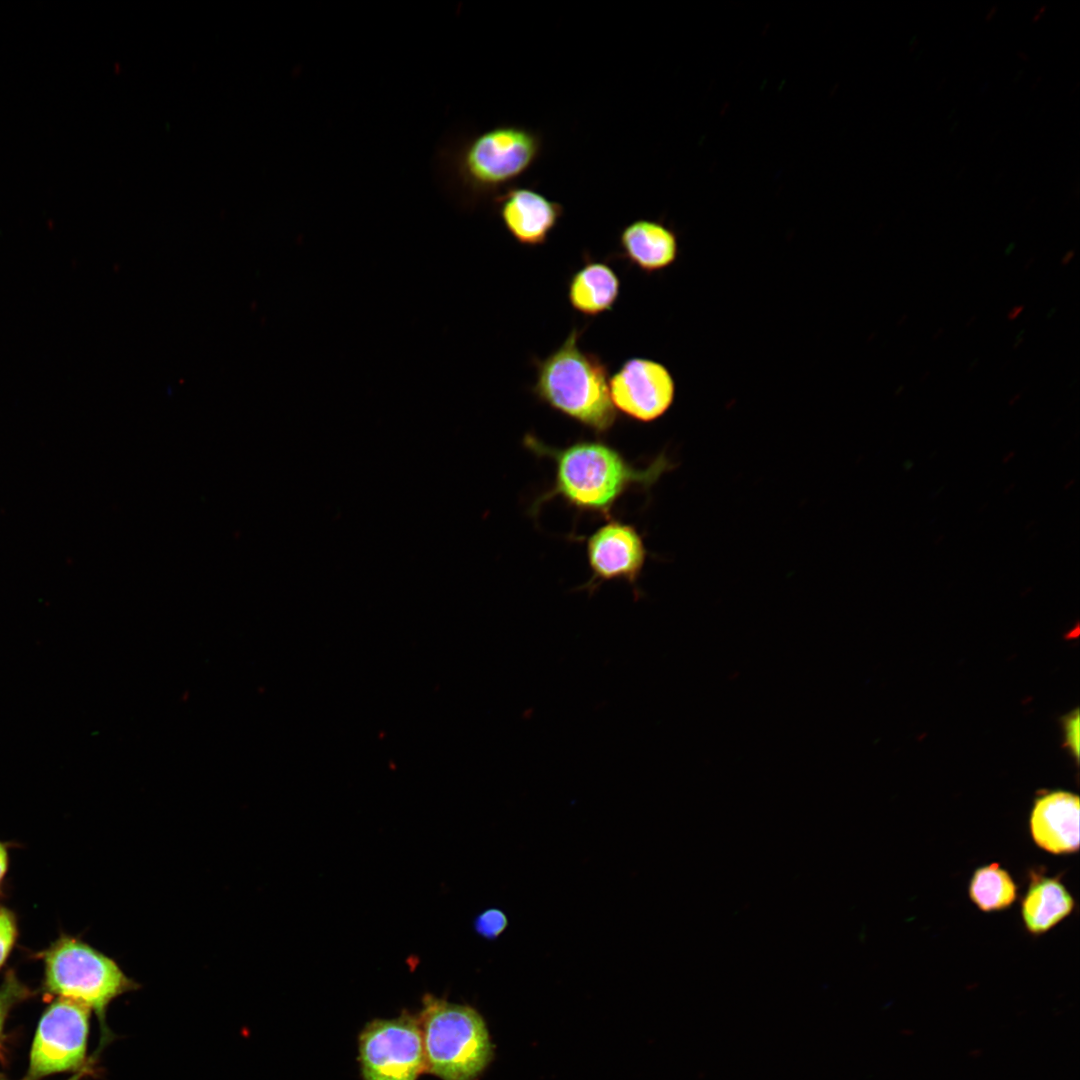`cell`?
Segmentation results:
<instances>
[{
	"mask_svg": "<svg viewBox=\"0 0 1080 1080\" xmlns=\"http://www.w3.org/2000/svg\"><path fill=\"white\" fill-rule=\"evenodd\" d=\"M1074 905L1072 895L1057 878H1033L1021 904L1025 927L1035 935L1045 933L1067 917Z\"/></svg>",
	"mask_w": 1080,
	"mask_h": 1080,
	"instance_id": "14",
	"label": "cell"
},
{
	"mask_svg": "<svg viewBox=\"0 0 1080 1080\" xmlns=\"http://www.w3.org/2000/svg\"><path fill=\"white\" fill-rule=\"evenodd\" d=\"M978 364H979V358L973 359L972 362L968 366L967 372H971L974 368H976V366Z\"/></svg>",
	"mask_w": 1080,
	"mask_h": 1080,
	"instance_id": "24",
	"label": "cell"
},
{
	"mask_svg": "<svg viewBox=\"0 0 1080 1080\" xmlns=\"http://www.w3.org/2000/svg\"><path fill=\"white\" fill-rule=\"evenodd\" d=\"M540 132L501 124L448 144L440 153L446 183L471 205L516 185L543 151Z\"/></svg>",
	"mask_w": 1080,
	"mask_h": 1080,
	"instance_id": "1",
	"label": "cell"
},
{
	"mask_svg": "<svg viewBox=\"0 0 1080 1080\" xmlns=\"http://www.w3.org/2000/svg\"><path fill=\"white\" fill-rule=\"evenodd\" d=\"M364 1080H417L425 1070L419 1020L409 1014L369 1023L359 1038Z\"/></svg>",
	"mask_w": 1080,
	"mask_h": 1080,
	"instance_id": "7",
	"label": "cell"
},
{
	"mask_svg": "<svg viewBox=\"0 0 1080 1080\" xmlns=\"http://www.w3.org/2000/svg\"><path fill=\"white\" fill-rule=\"evenodd\" d=\"M1074 255H1075V250L1074 249L1068 250L1066 252V254L1061 259V265L1065 266V265L1069 264V262L1073 259Z\"/></svg>",
	"mask_w": 1080,
	"mask_h": 1080,
	"instance_id": "22",
	"label": "cell"
},
{
	"mask_svg": "<svg viewBox=\"0 0 1080 1080\" xmlns=\"http://www.w3.org/2000/svg\"><path fill=\"white\" fill-rule=\"evenodd\" d=\"M621 255L641 271L651 274L675 263L679 255L677 234L664 223L637 219L619 235Z\"/></svg>",
	"mask_w": 1080,
	"mask_h": 1080,
	"instance_id": "12",
	"label": "cell"
},
{
	"mask_svg": "<svg viewBox=\"0 0 1080 1080\" xmlns=\"http://www.w3.org/2000/svg\"><path fill=\"white\" fill-rule=\"evenodd\" d=\"M944 333V328L940 327L932 336L933 340L938 339Z\"/></svg>",
	"mask_w": 1080,
	"mask_h": 1080,
	"instance_id": "26",
	"label": "cell"
},
{
	"mask_svg": "<svg viewBox=\"0 0 1080 1080\" xmlns=\"http://www.w3.org/2000/svg\"><path fill=\"white\" fill-rule=\"evenodd\" d=\"M976 319H977V315L971 316L969 318V320L966 322L965 327H970L976 321Z\"/></svg>",
	"mask_w": 1080,
	"mask_h": 1080,
	"instance_id": "28",
	"label": "cell"
},
{
	"mask_svg": "<svg viewBox=\"0 0 1080 1080\" xmlns=\"http://www.w3.org/2000/svg\"><path fill=\"white\" fill-rule=\"evenodd\" d=\"M91 1010L56 997L43 1011L32 1040L22 1080H41L63 1072H82L86 1062Z\"/></svg>",
	"mask_w": 1080,
	"mask_h": 1080,
	"instance_id": "6",
	"label": "cell"
},
{
	"mask_svg": "<svg viewBox=\"0 0 1080 1080\" xmlns=\"http://www.w3.org/2000/svg\"><path fill=\"white\" fill-rule=\"evenodd\" d=\"M1024 333H1025V330L1021 329L1019 331V333L1016 335L1015 342H1014V345H1013L1014 350L1018 349L1020 347V345L1024 342Z\"/></svg>",
	"mask_w": 1080,
	"mask_h": 1080,
	"instance_id": "23",
	"label": "cell"
},
{
	"mask_svg": "<svg viewBox=\"0 0 1080 1080\" xmlns=\"http://www.w3.org/2000/svg\"><path fill=\"white\" fill-rule=\"evenodd\" d=\"M0 1080H9V1079H8V1078H6V1077H5V1076H3V1075H0Z\"/></svg>",
	"mask_w": 1080,
	"mask_h": 1080,
	"instance_id": "32",
	"label": "cell"
},
{
	"mask_svg": "<svg viewBox=\"0 0 1080 1080\" xmlns=\"http://www.w3.org/2000/svg\"><path fill=\"white\" fill-rule=\"evenodd\" d=\"M1034 261H1035V257H1034V256H1031V257H1030V258L1028 259V261L1026 262V264H1025V266H1024V269H1025V270H1028V269L1030 268V266H1031V265H1032V264L1034 263Z\"/></svg>",
	"mask_w": 1080,
	"mask_h": 1080,
	"instance_id": "27",
	"label": "cell"
},
{
	"mask_svg": "<svg viewBox=\"0 0 1080 1080\" xmlns=\"http://www.w3.org/2000/svg\"><path fill=\"white\" fill-rule=\"evenodd\" d=\"M526 446L555 462V482L542 501L560 496L578 510L608 516L618 498L633 485L649 487L668 468L661 456L644 469L635 468L613 447L600 441H579L552 448L531 435Z\"/></svg>",
	"mask_w": 1080,
	"mask_h": 1080,
	"instance_id": "2",
	"label": "cell"
},
{
	"mask_svg": "<svg viewBox=\"0 0 1080 1080\" xmlns=\"http://www.w3.org/2000/svg\"><path fill=\"white\" fill-rule=\"evenodd\" d=\"M675 391V381L668 368L648 358H629L609 377L614 408L644 423L657 420L670 409Z\"/></svg>",
	"mask_w": 1080,
	"mask_h": 1080,
	"instance_id": "8",
	"label": "cell"
},
{
	"mask_svg": "<svg viewBox=\"0 0 1080 1080\" xmlns=\"http://www.w3.org/2000/svg\"><path fill=\"white\" fill-rule=\"evenodd\" d=\"M508 926L506 914L497 908L486 909L474 920V929L481 937L493 940L499 937Z\"/></svg>",
	"mask_w": 1080,
	"mask_h": 1080,
	"instance_id": "18",
	"label": "cell"
},
{
	"mask_svg": "<svg viewBox=\"0 0 1080 1080\" xmlns=\"http://www.w3.org/2000/svg\"><path fill=\"white\" fill-rule=\"evenodd\" d=\"M9 868L8 844L0 841V892Z\"/></svg>",
	"mask_w": 1080,
	"mask_h": 1080,
	"instance_id": "20",
	"label": "cell"
},
{
	"mask_svg": "<svg viewBox=\"0 0 1080 1080\" xmlns=\"http://www.w3.org/2000/svg\"><path fill=\"white\" fill-rule=\"evenodd\" d=\"M1079 797L1068 791H1051L1038 797L1030 815L1034 842L1053 854L1079 848Z\"/></svg>",
	"mask_w": 1080,
	"mask_h": 1080,
	"instance_id": "11",
	"label": "cell"
},
{
	"mask_svg": "<svg viewBox=\"0 0 1080 1080\" xmlns=\"http://www.w3.org/2000/svg\"><path fill=\"white\" fill-rule=\"evenodd\" d=\"M1015 248L1016 244L1014 242L1010 243L1005 249V255H1010Z\"/></svg>",
	"mask_w": 1080,
	"mask_h": 1080,
	"instance_id": "25",
	"label": "cell"
},
{
	"mask_svg": "<svg viewBox=\"0 0 1080 1080\" xmlns=\"http://www.w3.org/2000/svg\"><path fill=\"white\" fill-rule=\"evenodd\" d=\"M44 964L42 990L47 995L79 1002L99 1019L102 1040L108 1039L106 1011L117 997L139 988L114 959L81 939L61 934L39 952Z\"/></svg>",
	"mask_w": 1080,
	"mask_h": 1080,
	"instance_id": "4",
	"label": "cell"
},
{
	"mask_svg": "<svg viewBox=\"0 0 1080 1080\" xmlns=\"http://www.w3.org/2000/svg\"><path fill=\"white\" fill-rule=\"evenodd\" d=\"M17 938V917L11 909L0 904V970L7 962Z\"/></svg>",
	"mask_w": 1080,
	"mask_h": 1080,
	"instance_id": "17",
	"label": "cell"
},
{
	"mask_svg": "<svg viewBox=\"0 0 1080 1080\" xmlns=\"http://www.w3.org/2000/svg\"><path fill=\"white\" fill-rule=\"evenodd\" d=\"M929 375H930V371L926 370L922 375L923 379L927 378V376H929Z\"/></svg>",
	"mask_w": 1080,
	"mask_h": 1080,
	"instance_id": "31",
	"label": "cell"
},
{
	"mask_svg": "<svg viewBox=\"0 0 1080 1080\" xmlns=\"http://www.w3.org/2000/svg\"><path fill=\"white\" fill-rule=\"evenodd\" d=\"M969 897L984 912L1010 907L1017 897V886L1007 870L998 863L977 868L969 883Z\"/></svg>",
	"mask_w": 1080,
	"mask_h": 1080,
	"instance_id": "15",
	"label": "cell"
},
{
	"mask_svg": "<svg viewBox=\"0 0 1080 1080\" xmlns=\"http://www.w3.org/2000/svg\"><path fill=\"white\" fill-rule=\"evenodd\" d=\"M493 200L508 233L529 247L545 244L564 214L562 204L528 186H511Z\"/></svg>",
	"mask_w": 1080,
	"mask_h": 1080,
	"instance_id": "10",
	"label": "cell"
},
{
	"mask_svg": "<svg viewBox=\"0 0 1080 1080\" xmlns=\"http://www.w3.org/2000/svg\"><path fill=\"white\" fill-rule=\"evenodd\" d=\"M1056 311H1057V308H1056V307H1053V308H1051V309L1049 310L1048 314H1047V318H1051V316H1052V315H1053V314H1054V313H1055Z\"/></svg>",
	"mask_w": 1080,
	"mask_h": 1080,
	"instance_id": "30",
	"label": "cell"
},
{
	"mask_svg": "<svg viewBox=\"0 0 1080 1080\" xmlns=\"http://www.w3.org/2000/svg\"><path fill=\"white\" fill-rule=\"evenodd\" d=\"M36 994L29 986L23 983L15 971L7 970L0 984V1048L3 1041L5 1022L11 1010L22 1002L31 999Z\"/></svg>",
	"mask_w": 1080,
	"mask_h": 1080,
	"instance_id": "16",
	"label": "cell"
},
{
	"mask_svg": "<svg viewBox=\"0 0 1080 1080\" xmlns=\"http://www.w3.org/2000/svg\"><path fill=\"white\" fill-rule=\"evenodd\" d=\"M1023 310H1024V305H1016V306L1012 307V309L1007 314V319L1008 320L1016 319L1021 314V312Z\"/></svg>",
	"mask_w": 1080,
	"mask_h": 1080,
	"instance_id": "21",
	"label": "cell"
},
{
	"mask_svg": "<svg viewBox=\"0 0 1080 1080\" xmlns=\"http://www.w3.org/2000/svg\"><path fill=\"white\" fill-rule=\"evenodd\" d=\"M418 1020L426 1071L441 1080H475L485 1069L492 1046L476 1010L428 994Z\"/></svg>",
	"mask_w": 1080,
	"mask_h": 1080,
	"instance_id": "5",
	"label": "cell"
},
{
	"mask_svg": "<svg viewBox=\"0 0 1080 1080\" xmlns=\"http://www.w3.org/2000/svg\"><path fill=\"white\" fill-rule=\"evenodd\" d=\"M1066 744L1069 745L1076 757L1079 753V716L1078 712L1071 714L1065 720Z\"/></svg>",
	"mask_w": 1080,
	"mask_h": 1080,
	"instance_id": "19",
	"label": "cell"
},
{
	"mask_svg": "<svg viewBox=\"0 0 1080 1080\" xmlns=\"http://www.w3.org/2000/svg\"><path fill=\"white\" fill-rule=\"evenodd\" d=\"M619 294L620 279L614 269L589 257H585L584 264L571 275L567 285L571 307L588 317L611 311Z\"/></svg>",
	"mask_w": 1080,
	"mask_h": 1080,
	"instance_id": "13",
	"label": "cell"
},
{
	"mask_svg": "<svg viewBox=\"0 0 1080 1080\" xmlns=\"http://www.w3.org/2000/svg\"><path fill=\"white\" fill-rule=\"evenodd\" d=\"M583 329L574 327L545 358H533L536 379L531 391L538 400L597 434L617 418L609 393L607 364L579 346Z\"/></svg>",
	"mask_w": 1080,
	"mask_h": 1080,
	"instance_id": "3",
	"label": "cell"
},
{
	"mask_svg": "<svg viewBox=\"0 0 1080 1080\" xmlns=\"http://www.w3.org/2000/svg\"><path fill=\"white\" fill-rule=\"evenodd\" d=\"M906 320H907V314H902L901 317L899 318V321H897V326H901L903 323H905Z\"/></svg>",
	"mask_w": 1080,
	"mask_h": 1080,
	"instance_id": "29",
	"label": "cell"
},
{
	"mask_svg": "<svg viewBox=\"0 0 1080 1080\" xmlns=\"http://www.w3.org/2000/svg\"><path fill=\"white\" fill-rule=\"evenodd\" d=\"M586 553L592 575L584 589L593 593L605 581L624 580L639 594L636 585L647 552L635 527L616 520L607 522L588 538Z\"/></svg>",
	"mask_w": 1080,
	"mask_h": 1080,
	"instance_id": "9",
	"label": "cell"
}]
</instances>
